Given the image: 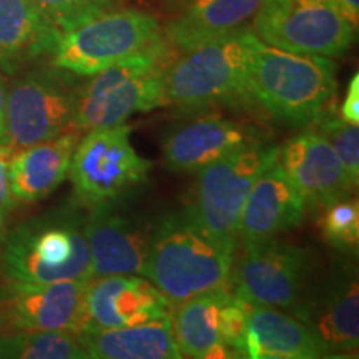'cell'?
<instances>
[{
  "mask_svg": "<svg viewBox=\"0 0 359 359\" xmlns=\"http://www.w3.org/2000/svg\"><path fill=\"white\" fill-rule=\"evenodd\" d=\"M235 248L222 243L188 208L155 222L143 276L172 304L230 285Z\"/></svg>",
  "mask_w": 359,
  "mask_h": 359,
  "instance_id": "obj_1",
  "label": "cell"
},
{
  "mask_svg": "<svg viewBox=\"0 0 359 359\" xmlns=\"http://www.w3.org/2000/svg\"><path fill=\"white\" fill-rule=\"evenodd\" d=\"M85 222L82 210L64 206L13 228L0 253V271L7 285L92 280Z\"/></svg>",
  "mask_w": 359,
  "mask_h": 359,
  "instance_id": "obj_2",
  "label": "cell"
},
{
  "mask_svg": "<svg viewBox=\"0 0 359 359\" xmlns=\"http://www.w3.org/2000/svg\"><path fill=\"white\" fill-rule=\"evenodd\" d=\"M177 50L165 34L93 75L79 88L72 125L79 132L127 123L135 114L165 107V75Z\"/></svg>",
  "mask_w": 359,
  "mask_h": 359,
  "instance_id": "obj_3",
  "label": "cell"
},
{
  "mask_svg": "<svg viewBox=\"0 0 359 359\" xmlns=\"http://www.w3.org/2000/svg\"><path fill=\"white\" fill-rule=\"evenodd\" d=\"M258 35L240 27L182 52L165 75V105L200 110L251 103L250 65Z\"/></svg>",
  "mask_w": 359,
  "mask_h": 359,
  "instance_id": "obj_4",
  "label": "cell"
},
{
  "mask_svg": "<svg viewBox=\"0 0 359 359\" xmlns=\"http://www.w3.org/2000/svg\"><path fill=\"white\" fill-rule=\"evenodd\" d=\"M333 58L294 53L257 40L250 65L253 102L281 122L308 127L338 90Z\"/></svg>",
  "mask_w": 359,
  "mask_h": 359,
  "instance_id": "obj_5",
  "label": "cell"
},
{
  "mask_svg": "<svg viewBox=\"0 0 359 359\" xmlns=\"http://www.w3.org/2000/svg\"><path fill=\"white\" fill-rule=\"evenodd\" d=\"M161 34L155 13L115 7L58 32L52 64L80 77H93L142 50Z\"/></svg>",
  "mask_w": 359,
  "mask_h": 359,
  "instance_id": "obj_6",
  "label": "cell"
},
{
  "mask_svg": "<svg viewBox=\"0 0 359 359\" xmlns=\"http://www.w3.org/2000/svg\"><path fill=\"white\" fill-rule=\"evenodd\" d=\"M154 161L140 156L127 123L88 130L72 156L69 177L88 208L115 205L145 185Z\"/></svg>",
  "mask_w": 359,
  "mask_h": 359,
  "instance_id": "obj_7",
  "label": "cell"
},
{
  "mask_svg": "<svg viewBox=\"0 0 359 359\" xmlns=\"http://www.w3.org/2000/svg\"><path fill=\"white\" fill-rule=\"evenodd\" d=\"M278 148L266 142L255 143L196 172L193 198L187 208L222 243L236 248L245 201L259 175L278 160Z\"/></svg>",
  "mask_w": 359,
  "mask_h": 359,
  "instance_id": "obj_8",
  "label": "cell"
},
{
  "mask_svg": "<svg viewBox=\"0 0 359 359\" xmlns=\"http://www.w3.org/2000/svg\"><path fill=\"white\" fill-rule=\"evenodd\" d=\"M251 29L281 50L330 58L344 55L356 35L334 0H262Z\"/></svg>",
  "mask_w": 359,
  "mask_h": 359,
  "instance_id": "obj_9",
  "label": "cell"
},
{
  "mask_svg": "<svg viewBox=\"0 0 359 359\" xmlns=\"http://www.w3.org/2000/svg\"><path fill=\"white\" fill-rule=\"evenodd\" d=\"M250 303L223 286L172 308V325L183 358H241Z\"/></svg>",
  "mask_w": 359,
  "mask_h": 359,
  "instance_id": "obj_10",
  "label": "cell"
},
{
  "mask_svg": "<svg viewBox=\"0 0 359 359\" xmlns=\"http://www.w3.org/2000/svg\"><path fill=\"white\" fill-rule=\"evenodd\" d=\"M311 263L308 250L276 238L245 245L231 269L233 291L250 304L291 311L306 288Z\"/></svg>",
  "mask_w": 359,
  "mask_h": 359,
  "instance_id": "obj_11",
  "label": "cell"
},
{
  "mask_svg": "<svg viewBox=\"0 0 359 359\" xmlns=\"http://www.w3.org/2000/svg\"><path fill=\"white\" fill-rule=\"evenodd\" d=\"M79 88L50 74H30L7 90L6 137L12 154L50 140L72 125Z\"/></svg>",
  "mask_w": 359,
  "mask_h": 359,
  "instance_id": "obj_12",
  "label": "cell"
},
{
  "mask_svg": "<svg viewBox=\"0 0 359 359\" xmlns=\"http://www.w3.org/2000/svg\"><path fill=\"white\" fill-rule=\"evenodd\" d=\"M314 334L325 353H353L359 344L358 275L353 268L339 266L325 280L306 285L302 298L291 308Z\"/></svg>",
  "mask_w": 359,
  "mask_h": 359,
  "instance_id": "obj_13",
  "label": "cell"
},
{
  "mask_svg": "<svg viewBox=\"0 0 359 359\" xmlns=\"http://www.w3.org/2000/svg\"><path fill=\"white\" fill-rule=\"evenodd\" d=\"M173 304L150 280L140 275L92 278L83 299L79 333L135 326L172 313Z\"/></svg>",
  "mask_w": 359,
  "mask_h": 359,
  "instance_id": "obj_14",
  "label": "cell"
},
{
  "mask_svg": "<svg viewBox=\"0 0 359 359\" xmlns=\"http://www.w3.org/2000/svg\"><path fill=\"white\" fill-rule=\"evenodd\" d=\"M278 161L302 193L306 208H325L353 195L358 185L330 142L309 127L278 148Z\"/></svg>",
  "mask_w": 359,
  "mask_h": 359,
  "instance_id": "obj_15",
  "label": "cell"
},
{
  "mask_svg": "<svg viewBox=\"0 0 359 359\" xmlns=\"http://www.w3.org/2000/svg\"><path fill=\"white\" fill-rule=\"evenodd\" d=\"M85 222L93 278L142 275L154 235V222L116 212L114 205L90 208Z\"/></svg>",
  "mask_w": 359,
  "mask_h": 359,
  "instance_id": "obj_16",
  "label": "cell"
},
{
  "mask_svg": "<svg viewBox=\"0 0 359 359\" xmlns=\"http://www.w3.org/2000/svg\"><path fill=\"white\" fill-rule=\"evenodd\" d=\"M266 142L257 127L222 115H205L180 125L165 138L163 163L177 173H196L206 165L240 150Z\"/></svg>",
  "mask_w": 359,
  "mask_h": 359,
  "instance_id": "obj_17",
  "label": "cell"
},
{
  "mask_svg": "<svg viewBox=\"0 0 359 359\" xmlns=\"http://www.w3.org/2000/svg\"><path fill=\"white\" fill-rule=\"evenodd\" d=\"M88 281L48 285H7L0 302L4 318L15 331H74L82 327Z\"/></svg>",
  "mask_w": 359,
  "mask_h": 359,
  "instance_id": "obj_18",
  "label": "cell"
},
{
  "mask_svg": "<svg viewBox=\"0 0 359 359\" xmlns=\"http://www.w3.org/2000/svg\"><path fill=\"white\" fill-rule=\"evenodd\" d=\"M306 205L280 161L259 175L245 201L238 240L251 245L276 238L303 223Z\"/></svg>",
  "mask_w": 359,
  "mask_h": 359,
  "instance_id": "obj_19",
  "label": "cell"
},
{
  "mask_svg": "<svg viewBox=\"0 0 359 359\" xmlns=\"http://www.w3.org/2000/svg\"><path fill=\"white\" fill-rule=\"evenodd\" d=\"M79 140V130L64 132L12 154L8 180L13 200L34 203L57 190L69 177L70 161Z\"/></svg>",
  "mask_w": 359,
  "mask_h": 359,
  "instance_id": "obj_20",
  "label": "cell"
},
{
  "mask_svg": "<svg viewBox=\"0 0 359 359\" xmlns=\"http://www.w3.org/2000/svg\"><path fill=\"white\" fill-rule=\"evenodd\" d=\"M325 353L316 338L298 318L283 309L250 304L241 358L250 359H316Z\"/></svg>",
  "mask_w": 359,
  "mask_h": 359,
  "instance_id": "obj_21",
  "label": "cell"
},
{
  "mask_svg": "<svg viewBox=\"0 0 359 359\" xmlns=\"http://www.w3.org/2000/svg\"><path fill=\"white\" fill-rule=\"evenodd\" d=\"M90 359H180L172 313L142 325L79 333Z\"/></svg>",
  "mask_w": 359,
  "mask_h": 359,
  "instance_id": "obj_22",
  "label": "cell"
},
{
  "mask_svg": "<svg viewBox=\"0 0 359 359\" xmlns=\"http://www.w3.org/2000/svg\"><path fill=\"white\" fill-rule=\"evenodd\" d=\"M259 4L262 0H190L163 34L175 50L187 52L243 27Z\"/></svg>",
  "mask_w": 359,
  "mask_h": 359,
  "instance_id": "obj_23",
  "label": "cell"
},
{
  "mask_svg": "<svg viewBox=\"0 0 359 359\" xmlns=\"http://www.w3.org/2000/svg\"><path fill=\"white\" fill-rule=\"evenodd\" d=\"M57 29L32 0H0V67L52 52Z\"/></svg>",
  "mask_w": 359,
  "mask_h": 359,
  "instance_id": "obj_24",
  "label": "cell"
},
{
  "mask_svg": "<svg viewBox=\"0 0 359 359\" xmlns=\"http://www.w3.org/2000/svg\"><path fill=\"white\" fill-rule=\"evenodd\" d=\"M0 359H90L74 331H17L0 334Z\"/></svg>",
  "mask_w": 359,
  "mask_h": 359,
  "instance_id": "obj_25",
  "label": "cell"
},
{
  "mask_svg": "<svg viewBox=\"0 0 359 359\" xmlns=\"http://www.w3.org/2000/svg\"><path fill=\"white\" fill-rule=\"evenodd\" d=\"M330 142L334 151L346 167L349 177L358 183L359 178V128L346 122L336 107L334 98L308 125Z\"/></svg>",
  "mask_w": 359,
  "mask_h": 359,
  "instance_id": "obj_26",
  "label": "cell"
},
{
  "mask_svg": "<svg viewBox=\"0 0 359 359\" xmlns=\"http://www.w3.org/2000/svg\"><path fill=\"white\" fill-rule=\"evenodd\" d=\"M320 228L323 238L333 248L353 253L359 243V208L353 195L344 196L321 208Z\"/></svg>",
  "mask_w": 359,
  "mask_h": 359,
  "instance_id": "obj_27",
  "label": "cell"
},
{
  "mask_svg": "<svg viewBox=\"0 0 359 359\" xmlns=\"http://www.w3.org/2000/svg\"><path fill=\"white\" fill-rule=\"evenodd\" d=\"M55 25L57 32L69 29L97 13L120 7L123 0H32Z\"/></svg>",
  "mask_w": 359,
  "mask_h": 359,
  "instance_id": "obj_28",
  "label": "cell"
},
{
  "mask_svg": "<svg viewBox=\"0 0 359 359\" xmlns=\"http://www.w3.org/2000/svg\"><path fill=\"white\" fill-rule=\"evenodd\" d=\"M12 151L4 142H0V226L6 222L8 213L12 212L13 200L11 190V180H8V163H11Z\"/></svg>",
  "mask_w": 359,
  "mask_h": 359,
  "instance_id": "obj_29",
  "label": "cell"
},
{
  "mask_svg": "<svg viewBox=\"0 0 359 359\" xmlns=\"http://www.w3.org/2000/svg\"><path fill=\"white\" fill-rule=\"evenodd\" d=\"M341 116L353 125H359V75L356 74L348 85L346 97L339 110Z\"/></svg>",
  "mask_w": 359,
  "mask_h": 359,
  "instance_id": "obj_30",
  "label": "cell"
},
{
  "mask_svg": "<svg viewBox=\"0 0 359 359\" xmlns=\"http://www.w3.org/2000/svg\"><path fill=\"white\" fill-rule=\"evenodd\" d=\"M338 4L339 11L346 17L349 24L358 30L359 24V0H334Z\"/></svg>",
  "mask_w": 359,
  "mask_h": 359,
  "instance_id": "obj_31",
  "label": "cell"
},
{
  "mask_svg": "<svg viewBox=\"0 0 359 359\" xmlns=\"http://www.w3.org/2000/svg\"><path fill=\"white\" fill-rule=\"evenodd\" d=\"M6 100L7 88L0 79V142H4V137H6Z\"/></svg>",
  "mask_w": 359,
  "mask_h": 359,
  "instance_id": "obj_32",
  "label": "cell"
},
{
  "mask_svg": "<svg viewBox=\"0 0 359 359\" xmlns=\"http://www.w3.org/2000/svg\"><path fill=\"white\" fill-rule=\"evenodd\" d=\"M4 321H6V318H4V309H2V302H0V333H2V327H4Z\"/></svg>",
  "mask_w": 359,
  "mask_h": 359,
  "instance_id": "obj_33",
  "label": "cell"
}]
</instances>
